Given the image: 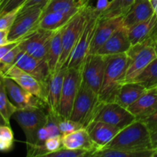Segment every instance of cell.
Returning a JSON list of instances; mask_svg holds the SVG:
<instances>
[{
	"label": "cell",
	"instance_id": "obj_1",
	"mask_svg": "<svg viewBox=\"0 0 157 157\" xmlns=\"http://www.w3.org/2000/svg\"><path fill=\"white\" fill-rule=\"evenodd\" d=\"M107 67L98 94L102 103L114 102L118 90L124 84L129 62L127 53L107 55Z\"/></svg>",
	"mask_w": 157,
	"mask_h": 157
},
{
	"label": "cell",
	"instance_id": "obj_2",
	"mask_svg": "<svg viewBox=\"0 0 157 157\" xmlns=\"http://www.w3.org/2000/svg\"><path fill=\"white\" fill-rule=\"evenodd\" d=\"M104 148L130 151H144L154 149L150 130L144 122L139 120H136L130 125L121 130Z\"/></svg>",
	"mask_w": 157,
	"mask_h": 157
},
{
	"label": "cell",
	"instance_id": "obj_3",
	"mask_svg": "<svg viewBox=\"0 0 157 157\" xmlns=\"http://www.w3.org/2000/svg\"><path fill=\"white\" fill-rule=\"evenodd\" d=\"M45 110L48 109H18L12 116L25 133L28 156L32 157L36 145L38 131L45 125L48 119V110L46 111Z\"/></svg>",
	"mask_w": 157,
	"mask_h": 157
},
{
	"label": "cell",
	"instance_id": "obj_4",
	"mask_svg": "<svg viewBox=\"0 0 157 157\" xmlns=\"http://www.w3.org/2000/svg\"><path fill=\"white\" fill-rule=\"evenodd\" d=\"M102 104L98 94L92 90L82 78L70 119L79 123L86 128L94 121Z\"/></svg>",
	"mask_w": 157,
	"mask_h": 157
},
{
	"label": "cell",
	"instance_id": "obj_5",
	"mask_svg": "<svg viewBox=\"0 0 157 157\" xmlns=\"http://www.w3.org/2000/svg\"><path fill=\"white\" fill-rule=\"evenodd\" d=\"M100 19V12L94 6H90L85 26L69 58L66 68H82L83 64L89 55L90 44Z\"/></svg>",
	"mask_w": 157,
	"mask_h": 157
},
{
	"label": "cell",
	"instance_id": "obj_6",
	"mask_svg": "<svg viewBox=\"0 0 157 157\" xmlns=\"http://www.w3.org/2000/svg\"><path fill=\"white\" fill-rule=\"evenodd\" d=\"M89 8L90 6H84L64 27L62 33V52L57 71L66 68L69 58L84 29Z\"/></svg>",
	"mask_w": 157,
	"mask_h": 157
},
{
	"label": "cell",
	"instance_id": "obj_7",
	"mask_svg": "<svg viewBox=\"0 0 157 157\" xmlns=\"http://www.w3.org/2000/svg\"><path fill=\"white\" fill-rule=\"evenodd\" d=\"M47 3L20 9L15 21L9 29V41H20L38 29L40 19Z\"/></svg>",
	"mask_w": 157,
	"mask_h": 157
},
{
	"label": "cell",
	"instance_id": "obj_8",
	"mask_svg": "<svg viewBox=\"0 0 157 157\" xmlns=\"http://www.w3.org/2000/svg\"><path fill=\"white\" fill-rule=\"evenodd\" d=\"M127 55L129 62L124 83L131 82L139 76L156 58L157 50L148 43H139L132 45Z\"/></svg>",
	"mask_w": 157,
	"mask_h": 157
},
{
	"label": "cell",
	"instance_id": "obj_9",
	"mask_svg": "<svg viewBox=\"0 0 157 157\" xmlns=\"http://www.w3.org/2000/svg\"><path fill=\"white\" fill-rule=\"evenodd\" d=\"M82 78V68H67L58 107L60 118L70 119Z\"/></svg>",
	"mask_w": 157,
	"mask_h": 157
},
{
	"label": "cell",
	"instance_id": "obj_10",
	"mask_svg": "<svg viewBox=\"0 0 157 157\" xmlns=\"http://www.w3.org/2000/svg\"><path fill=\"white\" fill-rule=\"evenodd\" d=\"M0 72L3 78L13 80L22 88L33 94L47 104V90L33 76L14 64H6L3 63L0 64Z\"/></svg>",
	"mask_w": 157,
	"mask_h": 157
},
{
	"label": "cell",
	"instance_id": "obj_11",
	"mask_svg": "<svg viewBox=\"0 0 157 157\" xmlns=\"http://www.w3.org/2000/svg\"><path fill=\"white\" fill-rule=\"evenodd\" d=\"M55 31L40 29L31 33L20 41V49L22 52L39 59L47 61L51 39Z\"/></svg>",
	"mask_w": 157,
	"mask_h": 157
},
{
	"label": "cell",
	"instance_id": "obj_12",
	"mask_svg": "<svg viewBox=\"0 0 157 157\" xmlns=\"http://www.w3.org/2000/svg\"><path fill=\"white\" fill-rule=\"evenodd\" d=\"M136 120L127 108L116 102H109L101 104L94 121H102L122 130Z\"/></svg>",
	"mask_w": 157,
	"mask_h": 157
},
{
	"label": "cell",
	"instance_id": "obj_13",
	"mask_svg": "<svg viewBox=\"0 0 157 157\" xmlns=\"http://www.w3.org/2000/svg\"><path fill=\"white\" fill-rule=\"evenodd\" d=\"M13 64L36 78L46 90H48L49 80L52 74L46 60L35 58L21 51L17 55Z\"/></svg>",
	"mask_w": 157,
	"mask_h": 157
},
{
	"label": "cell",
	"instance_id": "obj_14",
	"mask_svg": "<svg viewBox=\"0 0 157 157\" xmlns=\"http://www.w3.org/2000/svg\"><path fill=\"white\" fill-rule=\"evenodd\" d=\"M107 57L98 54H90L82 66L83 80L96 93L99 94L104 80Z\"/></svg>",
	"mask_w": 157,
	"mask_h": 157
},
{
	"label": "cell",
	"instance_id": "obj_15",
	"mask_svg": "<svg viewBox=\"0 0 157 157\" xmlns=\"http://www.w3.org/2000/svg\"><path fill=\"white\" fill-rule=\"evenodd\" d=\"M3 83L11 101L18 110L32 108H46L47 104L39 98L18 85L13 80L3 78Z\"/></svg>",
	"mask_w": 157,
	"mask_h": 157
},
{
	"label": "cell",
	"instance_id": "obj_16",
	"mask_svg": "<svg viewBox=\"0 0 157 157\" xmlns=\"http://www.w3.org/2000/svg\"><path fill=\"white\" fill-rule=\"evenodd\" d=\"M132 45L139 43H148L156 47L157 44V14L154 13L146 21L132 26L127 29Z\"/></svg>",
	"mask_w": 157,
	"mask_h": 157
},
{
	"label": "cell",
	"instance_id": "obj_17",
	"mask_svg": "<svg viewBox=\"0 0 157 157\" xmlns=\"http://www.w3.org/2000/svg\"><path fill=\"white\" fill-rule=\"evenodd\" d=\"M124 26V16L101 18L90 47V54H95L117 29Z\"/></svg>",
	"mask_w": 157,
	"mask_h": 157
},
{
	"label": "cell",
	"instance_id": "obj_18",
	"mask_svg": "<svg viewBox=\"0 0 157 157\" xmlns=\"http://www.w3.org/2000/svg\"><path fill=\"white\" fill-rule=\"evenodd\" d=\"M131 46L127 29L124 26H122L108 38L95 54L107 56L127 53Z\"/></svg>",
	"mask_w": 157,
	"mask_h": 157
},
{
	"label": "cell",
	"instance_id": "obj_19",
	"mask_svg": "<svg viewBox=\"0 0 157 157\" xmlns=\"http://www.w3.org/2000/svg\"><path fill=\"white\" fill-rule=\"evenodd\" d=\"M86 130L98 150L105 147L121 131L118 127L99 121H91Z\"/></svg>",
	"mask_w": 157,
	"mask_h": 157
},
{
	"label": "cell",
	"instance_id": "obj_20",
	"mask_svg": "<svg viewBox=\"0 0 157 157\" xmlns=\"http://www.w3.org/2000/svg\"><path fill=\"white\" fill-rule=\"evenodd\" d=\"M127 110L136 120L144 121L157 110V88L147 90Z\"/></svg>",
	"mask_w": 157,
	"mask_h": 157
},
{
	"label": "cell",
	"instance_id": "obj_21",
	"mask_svg": "<svg viewBox=\"0 0 157 157\" xmlns=\"http://www.w3.org/2000/svg\"><path fill=\"white\" fill-rule=\"evenodd\" d=\"M67 68H61L52 74L49 80L47 90L48 110L53 114L58 115L60 100L62 91L63 82Z\"/></svg>",
	"mask_w": 157,
	"mask_h": 157
},
{
	"label": "cell",
	"instance_id": "obj_22",
	"mask_svg": "<svg viewBox=\"0 0 157 157\" xmlns=\"http://www.w3.org/2000/svg\"><path fill=\"white\" fill-rule=\"evenodd\" d=\"M60 117L58 115L48 112V119L47 123L43 127L40 129L37 137L36 145H35L34 151L32 153V156H44L47 154L44 143L49 137L61 135L59 127H58V121Z\"/></svg>",
	"mask_w": 157,
	"mask_h": 157
},
{
	"label": "cell",
	"instance_id": "obj_23",
	"mask_svg": "<svg viewBox=\"0 0 157 157\" xmlns=\"http://www.w3.org/2000/svg\"><path fill=\"white\" fill-rule=\"evenodd\" d=\"M155 11L150 0H135L130 10L124 16V26L127 29L150 18Z\"/></svg>",
	"mask_w": 157,
	"mask_h": 157
},
{
	"label": "cell",
	"instance_id": "obj_24",
	"mask_svg": "<svg viewBox=\"0 0 157 157\" xmlns=\"http://www.w3.org/2000/svg\"><path fill=\"white\" fill-rule=\"evenodd\" d=\"M61 140L63 147L67 149H84L90 150L93 152V153L98 150V147L91 140L87 130L84 127L72 133L63 135L61 136Z\"/></svg>",
	"mask_w": 157,
	"mask_h": 157
},
{
	"label": "cell",
	"instance_id": "obj_25",
	"mask_svg": "<svg viewBox=\"0 0 157 157\" xmlns=\"http://www.w3.org/2000/svg\"><path fill=\"white\" fill-rule=\"evenodd\" d=\"M147 90V89L139 83L133 81L124 83L118 90L114 102L127 109Z\"/></svg>",
	"mask_w": 157,
	"mask_h": 157
},
{
	"label": "cell",
	"instance_id": "obj_26",
	"mask_svg": "<svg viewBox=\"0 0 157 157\" xmlns=\"http://www.w3.org/2000/svg\"><path fill=\"white\" fill-rule=\"evenodd\" d=\"M84 6L81 0H49L43 13L55 12L75 15Z\"/></svg>",
	"mask_w": 157,
	"mask_h": 157
},
{
	"label": "cell",
	"instance_id": "obj_27",
	"mask_svg": "<svg viewBox=\"0 0 157 157\" xmlns=\"http://www.w3.org/2000/svg\"><path fill=\"white\" fill-rule=\"evenodd\" d=\"M64 27L55 31L51 39L47 62L52 74H54L58 70V64L62 52V33Z\"/></svg>",
	"mask_w": 157,
	"mask_h": 157
},
{
	"label": "cell",
	"instance_id": "obj_28",
	"mask_svg": "<svg viewBox=\"0 0 157 157\" xmlns=\"http://www.w3.org/2000/svg\"><path fill=\"white\" fill-rule=\"evenodd\" d=\"M75 15H67L61 12H45L42 14L38 26L40 29L46 30H58L65 26Z\"/></svg>",
	"mask_w": 157,
	"mask_h": 157
},
{
	"label": "cell",
	"instance_id": "obj_29",
	"mask_svg": "<svg viewBox=\"0 0 157 157\" xmlns=\"http://www.w3.org/2000/svg\"><path fill=\"white\" fill-rule=\"evenodd\" d=\"M155 150L144 151H130L113 148H102L96 150L92 157H153ZM90 156V157H91Z\"/></svg>",
	"mask_w": 157,
	"mask_h": 157
},
{
	"label": "cell",
	"instance_id": "obj_30",
	"mask_svg": "<svg viewBox=\"0 0 157 157\" xmlns=\"http://www.w3.org/2000/svg\"><path fill=\"white\" fill-rule=\"evenodd\" d=\"M135 0H112L100 15L101 18L124 16L128 12Z\"/></svg>",
	"mask_w": 157,
	"mask_h": 157
},
{
	"label": "cell",
	"instance_id": "obj_31",
	"mask_svg": "<svg viewBox=\"0 0 157 157\" xmlns=\"http://www.w3.org/2000/svg\"><path fill=\"white\" fill-rule=\"evenodd\" d=\"M157 50V48H156ZM133 82L140 84L147 90L157 87V56L156 58L147 66L145 70L136 77Z\"/></svg>",
	"mask_w": 157,
	"mask_h": 157
},
{
	"label": "cell",
	"instance_id": "obj_32",
	"mask_svg": "<svg viewBox=\"0 0 157 157\" xmlns=\"http://www.w3.org/2000/svg\"><path fill=\"white\" fill-rule=\"evenodd\" d=\"M17 110L18 108L9 100L2 80V82L0 84V113L9 125L11 118Z\"/></svg>",
	"mask_w": 157,
	"mask_h": 157
},
{
	"label": "cell",
	"instance_id": "obj_33",
	"mask_svg": "<svg viewBox=\"0 0 157 157\" xmlns=\"http://www.w3.org/2000/svg\"><path fill=\"white\" fill-rule=\"evenodd\" d=\"M93 152L88 150L84 149H67L65 147H61L59 150L55 152L48 153L45 156L48 157H90Z\"/></svg>",
	"mask_w": 157,
	"mask_h": 157
},
{
	"label": "cell",
	"instance_id": "obj_34",
	"mask_svg": "<svg viewBox=\"0 0 157 157\" xmlns=\"http://www.w3.org/2000/svg\"><path fill=\"white\" fill-rule=\"evenodd\" d=\"M58 127L61 136L72 133L74 131L84 128L82 125L79 123L74 121L71 119H62L60 118L58 121Z\"/></svg>",
	"mask_w": 157,
	"mask_h": 157
},
{
	"label": "cell",
	"instance_id": "obj_35",
	"mask_svg": "<svg viewBox=\"0 0 157 157\" xmlns=\"http://www.w3.org/2000/svg\"><path fill=\"white\" fill-rule=\"evenodd\" d=\"M21 8H18L14 10L10 11L9 12L2 14L0 15V29H8L9 30L12 27V24L15 21L18 12H19Z\"/></svg>",
	"mask_w": 157,
	"mask_h": 157
},
{
	"label": "cell",
	"instance_id": "obj_36",
	"mask_svg": "<svg viewBox=\"0 0 157 157\" xmlns=\"http://www.w3.org/2000/svg\"><path fill=\"white\" fill-rule=\"evenodd\" d=\"M27 0H2L0 6V15L18 8L22 7Z\"/></svg>",
	"mask_w": 157,
	"mask_h": 157
},
{
	"label": "cell",
	"instance_id": "obj_37",
	"mask_svg": "<svg viewBox=\"0 0 157 157\" xmlns=\"http://www.w3.org/2000/svg\"><path fill=\"white\" fill-rule=\"evenodd\" d=\"M62 147L63 146L62 140H61V135L49 137L48 139L45 141V143H44V148H45L46 151H47V154L48 153H52V152L57 151V150H58Z\"/></svg>",
	"mask_w": 157,
	"mask_h": 157
},
{
	"label": "cell",
	"instance_id": "obj_38",
	"mask_svg": "<svg viewBox=\"0 0 157 157\" xmlns=\"http://www.w3.org/2000/svg\"><path fill=\"white\" fill-rule=\"evenodd\" d=\"M0 141L13 143V132H12V129L10 128V126H0Z\"/></svg>",
	"mask_w": 157,
	"mask_h": 157
},
{
	"label": "cell",
	"instance_id": "obj_39",
	"mask_svg": "<svg viewBox=\"0 0 157 157\" xmlns=\"http://www.w3.org/2000/svg\"><path fill=\"white\" fill-rule=\"evenodd\" d=\"M147 126L150 133H153L157 131V110L154 113L142 121Z\"/></svg>",
	"mask_w": 157,
	"mask_h": 157
},
{
	"label": "cell",
	"instance_id": "obj_40",
	"mask_svg": "<svg viewBox=\"0 0 157 157\" xmlns=\"http://www.w3.org/2000/svg\"><path fill=\"white\" fill-rule=\"evenodd\" d=\"M9 30L8 29H0V46L10 42L9 39Z\"/></svg>",
	"mask_w": 157,
	"mask_h": 157
},
{
	"label": "cell",
	"instance_id": "obj_41",
	"mask_svg": "<svg viewBox=\"0 0 157 157\" xmlns=\"http://www.w3.org/2000/svg\"><path fill=\"white\" fill-rule=\"evenodd\" d=\"M109 2H109L108 0H97L96 6H94L95 9H96L98 12H99L100 15H101V12L107 9V7L109 5Z\"/></svg>",
	"mask_w": 157,
	"mask_h": 157
},
{
	"label": "cell",
	"instance_id": "obj_42",
	"mask_svg": "<svg viewBox=\"0 0 157 157\" xmlns=\"http://www.w3.org/2000/svg\"><path fill=\"white\" fill-rule=\"evenodd\" d=\"M48 1L49 0H27L26 2L23 5L21 9H26V8L35 6V5L42 4V3H47Z\"/></svg>",
	"mask_w": 157,
	"mask_h": 157
},
{
	"label": "cell",
	"instance_id": "obj_43",
	"mask_svg": "<svg viewBox=\"0 0 157 157\" xmlns=\"http://www.w3.org/2000/svg\"><path fill=\"white\" fill-rule=\"evenodd\" d=\"M13 143L0 141V152H9L12 150Z\"/></svg>",
	"mask_w": 157,
	"mask_h": 157
},
{
	"label": "cell",
	"instance_id": "obj_44",
	"mask_svg": "<svg viewBox=\"0 0 157 157\" xmlns=\"http://www.w3.org/2000/svg\"><path fill=\"white\" fill-rule=\"evenodd\" d=\"M151 139L152 143H153V148L155 149L156 147H157V131L151 133Z\"/></svg>",
	"mask_w": 157,
	"mask_h": 157
},
{
	"label": "cell",
	"instance_id": "obj_45",
	"mask_svg": "<svg viewBox=\"0 0 157 157\" xmlns=\"http://www.w3.org/2000/svg\"><path fill=\"white\" fill-rule=\"evenodd\" d=\"M81 1L85 6H94V2H97V0H81Z\"/></svg>",
	"mask_w": 157,
	"mask_h": 157
},
{
	"label": "cell",
	"instance_id": "obj_46",
	"mask_svg": "<svg viewBox=\"0 0 157 157\" xmlns=\"http://www.w3.org/2000/svg\"><path fill=\"white\" fill-rule=\"evenodd\" d=\"M3 125L10 126L9 124H7V122L6 121V120L4 119V117H2V115L1 113H0V126H3Z\"/></svg>",
	"mask_w": 157,
	"mask_h": 157
},
{
	"label": "cell",
	"instance_id": "obj_47",
	"mask_svg": "<svg viewBox=\"0 0 157 157\" xmlns=\"http://www.w3.org/2000/svg\"><path fill=\"white\" fill-rule=\"evenodd\" d=\"M2 80H3V77H2V75L1 72H0V84L2 82Z\"/></svg>",
	"mask_w": 157,
	"mask_h": 157
},
{
	"label": "cell",
	"instance_id": "obj_48",
	"mask_svg": "<svg viewBox=\"0 0 157 157\" xmlns=\"http://www.w3.org/2000/svg\"><path fill=\"white\" fill-rule=\"evenodd\" d=\"M154 11H155V13H156V14H157V4H156V7H155V8H154Z\"/></svg>",
	"mask_w": 157,
	"mask_h": 157
},
{
	"label": "cell",
	"instance_id": "obj_49",
	"mask_svg": "<svg viewBox=\"0 0 157 157\" xmlns=\"http://www.w3.org/2000/svg\"><path fill=\"white\" fill-rule=\"evenodd\" d=\"M1 2H2V0H0V6H1Z\"/></svg>",
	"mask_w": 157,
	"mask_h": 157
},
{
	"label": "cell",
	"instance_id": "obj_50",
	"mask_svg": "<svg viewBox=\"0 0 157 157\" xmlns=\"http://www.w3.org/2000/svg\"><path fill=\"white\" fill-rule=\"evenodd\" d=\"M1 63H2V62H1V61H0V64H1Z\"/></svg>",
	"mask_w": 157,
	"mask_h": 157
},
{
	"label": "cell",
	"instance_id": "obj_51",
	"mask_svg": "<svg viewBox=\"0 0 157 157\" xmlns=\"http://www.w3.org/2000/svg\"><path fill=\"white\" fill-rule=\"evenodd\" d=\"M156 48H157V44H156Z\"/></svg>",
	"mask_w": 157,
	"mask_h": 157
},
{
	"label": "cell",
	"instance_id": "obj_52",
	"mask_svg": "<svg viewBox=\"0 0 157 157\" xmlns=\"http://www.w3.org/2000/svg\"><path fill=\"white\" fill-rule=\"evenodd\" d=\"M155 149H157V148H155Z\"/></svg>",
	"mask_w": 157,
	"mask_h": 157
},
{
	"label": "cell",
	"instance_id": "obj_53",
	"mask_svg": "<svg viewBox=\"0 0 157 157\" xmlns=\"http://www.w3.org/2000/svg\"><path fill=\"white\" fill-rule=\"evenodd\" d=\"M156 148H157V147H156Z\"/></svg>",
	"mask_w": 157,
	"mask_h": 157
},
{
	"label": "cell",
	"instance_id": "obj_54",
	"mask_svg": "<svg viewBox=\"0 0 157 157\" xmlns=\"http://www.w3.org/2000/svg\"><path fill=\"white\" fill-rule=\"evenodd\" d=\"M156 88H157V87H156Z\"/></svg>",
	"mask_w": 157,
	"mask_h": 157
}]
</instances>
